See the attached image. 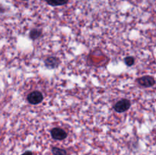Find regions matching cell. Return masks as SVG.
Masks as SVG:
<instances>
[{
    "mask_svg": "<svg viewBox=\"0 0 156 155\" xmlns=\"http://www.w3.org/2000/svg\"><path fill=\"white\" fill-rule=\"evenodd\" d=\"M136 82L143 88H151L155 84V79L152 76L145 75L139 78Z\"/></svg>",
    "mask_w": 156,
    "mask_h": 155,
    "instance_id": "obj_1",
    "label": "cell"
},
{
    "mask_svg": "<svg viewBox=\"0 0 156 155\" xmlns=\"http://www.w3.org/2000/svg\"><path fill=\"white\" fill-rule=\"evenodd\" d=\"M131 106V103L129 100L126 99H123L117 102L114 106V109L117 112H126V110L129 109Z\"/></svg>",
    "mask_w": 156,
    "mask_h": 155,
    "instance_id": "obj_2",
    "label": "cell"
},
{
    "mask_svg": "<svg viewBox=\"0 0 156 155\" xmlns=\"http://www.w3.org/2000/svg\"><path fill=\"white\" fill-rule=\"evenodd\" d=\"M43 94H41L40 91H33L30 93L28 96H27V101L30 103V104H38V103H41L43 101Z\"/></svg>",
    "mask_w": 156,
    "mask_h": 155,
    "instance_id": "obj_3",
    "label": "cell"
},
{
    "mask_svg": "<svg viewBox=\"0 0 156 155\" xmlns=\"http://www.w3.org/2000/svg\"><path fill=\"white\" fill-rule=\"evenodd\" d=\"M51 136L53 139L56 140H63L66 138L67 133L62 129L55 128L51 130Z\"/></svg>",
    "mask_w": 156,
    "mask_h": 155,
    "instance_id": "obj_4",
    "label": "cell"
},
{
    "mask_svg": "<svg viewBox=\"0 0 156 155\" xmlns=\"http://www.w3.org/2000/svg\"><path fill=\"white\" fill-rule=\"evenodd\" d=\"M59 65V59L56 57H49L45 60V65L49 68H56Z\"/></svg>",
    "mask_w": 156,
    "mask_h": 155,
    "instance_id": "obj_5",
    "label": "cell"
},
{
    "mask_svg": "<svg viewBox=\"0 0 156 155\" xmlns=\"http://www.w3.org/2000/svg\"><path fill=\"white\" fill-rule=\"evenodd\" d=\"M47 3L52 6L64 5L69 2V0H45Z\"/></svg>",
    "mask_w": 156,
    "mask_h": 155,
    "instance_id": "obj_6",
    "label": "cell"
},
{
    "mask_svg": "<svg viewBox=\"0 0 156 155\" xmlns=\"http://www.w3.org/2000/svg\"><path fill=\"white\" fill-rule=\"evenodd\" d=\"M41 33H42L41 30H38V29H34V30H32L30 31V36L33 40L37 39V38H39L41 36Z\"/></svg>",
    "mask_w": 156,
    "mask_h": 155,
    "instance_id": "obj_7",
    "label": "cell"
},
{
    "mask_svg": "<svg viewBox=\"0 0 156 155\" xmlns=\"http://www.w3.org/2000/svg\"><path fill=\"white\" fill-rule=\"evenodd\" d=\"M53 155H66V151L62 149L58 148V147H53L52 149Z\"/></svg>",
    "mask_w": 156,
    "mask_h": 155,
    "instance_id": "obj_8",
    "label": "cell"
},
{
    "mask_svg": "<svg viewBox=\"0 0 156 155\" xmlns=\"http://www.w3.org/2000/svg\"><path fill=\"white\" fill-rule=\"evenodd\" d=\"M125 63L128 65V66H131L135 62V59L133 56H128V57L125 58Z\"/></svg>",
    "mask_w": 156,
    "mask_h": 155,
    "instance_id": "obj_9",
    "label": "cell"
},
{
    "mask_svg": "<svg viewBox=\"0 0 156 155\" xmlns=\"http://www.w3.org/2000/svg\"><path fill=\"white\" fill-rule=\"evenodd\" d=\"M22 155H32V152H30V151H26L25 153H23Z\"/></svg>",
    "mask_w": 156,
    "mask_h": 155,
    "instance_id": "obj_10",
    "label": "cell"
},
{
    "mask_svg": "<svg viewBox=\"0 0 156 155\" xmlns=\"http://www.w3.org/2000/svg\"><path fill=\"white\" fill-rule=\"evenodd\" d=\"M23 1H27V0H23Z\"/></svg>",
    "mask_w": 156,
    "mask_h": 155,
    "instance_id": "obj_11",
    "label": "cell"
}]
</instances>
